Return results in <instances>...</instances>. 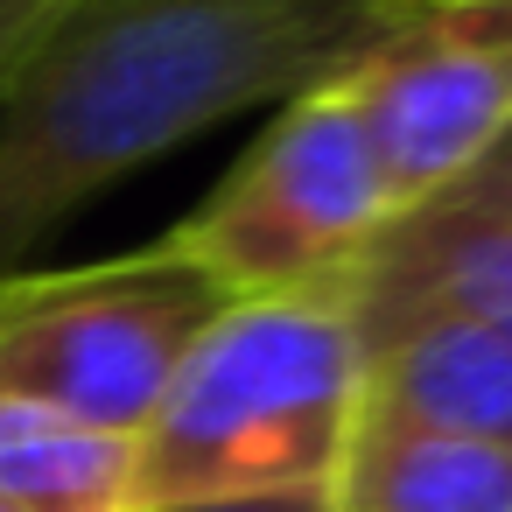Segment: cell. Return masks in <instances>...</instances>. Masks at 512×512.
<instances>
[{
  "label": "cell",
  "mask_w": 512,
  "mask_h": 512,
  "mask_svg": "<svg viewBox=\"0 0 512 512\" xmlns=\"http://www.w3.org/2000/svg\"><path fill=\"white\" fill-rule=\"evenodd\" d=\"M0 505L15 512H127L134 435L85 428L71 414L0 400Z\"/></svg>",
  "instance_id": "obj_9"
},
{
  "label": "cell",
  "mask_w": 512,
  "mask_h": 512,
  "mask_svg": "<svg viewBox=\"0 0 512 512\" xmlns=\"http://www.w3.org/2000/svg\"><path fill=\"white\" fill-rule=\"evenodd\" d=\"M379 225L386 197L365 127L344 78H330L288 99L281 120L253 141V155L183 225H169L162 246L190 260L225 302H246L337 288Z\"/></svg>",
  "instance_id": "obj_4"
},
{
  "label": "cell",
  "mask_w": 512,
  "mask_h": 512,
  "mask_svg": "<svg viewBox=\"0 0 512 512\" xmlns=\"http://www.w3.org/2000/svg\"><path fill=\"white\" fill-rule=\"evenodd\" d=\"M358 421V337L337 288L225 302L134 435V505L330 491Z\"/></svg>",
  "instance_id": "obj_2"
},
{
  "label": "cell",
  "mask_w": 512,
  "mask_h": 512,
  "mask_svg": "<svg viewBox=\"0 0 512 512\" xmlns=\"http://www.w3.org/2000/svg\"><path fill=\"white\" fill-rule=\"evenodd\" d=\"M225 295L162 239L92 267L0 274V400L141 435Z\"/></svg>",
  "instance_id": "obj_3"
},
{
  "label": "cell",
  "mask_w": 512,
  "mask_h": 512,
  "mask_svg": "<svg viewBox=\"0 0 512 512\" xmlns=\"http://www.w3.org/2000/svg\"><path fill=\"white\" fill-rule=\"evenodd\" d=\"M330 512H512V449L358 414Z\"/></svg>",
  "instance_id": "obj_8"
},
{
  "label": "cell",
  "mask_w": 512,
  "mask_h": 512,
  "mask_svg": "<svg viewBox=\"0 0 512 512\" xmlns=\"http://www.w3.org/2000/svg\"><path fill=\"white\" fill-rule=\"evenodd\" d=\"M0 512H15V505H0Z\"/></svg>",
  "instance_id": "obj_12"
},
{
  "label": "cell",
  "mask_w": 512,
  "mask_h": 512,
  "mask_svg": "<svg viewBox=\"0 0 512 512\" xmlns=\"http://www.w3.org/2000/svg\"><path fill=\"white\" fill-rule=\"evenodd\" d=\"M358 414L512 449V337L484 323H407L358 351Z\"/></svg>",
  "instance_id": "obj_7"
},
{
  "label": "cell",
  "mask_w": 512,
  "mask_h": 512,
  "mask_svg": "<svg viewBox=\"0 0 512 512\" xmlns=\"http://www.w3.org/2000/svg\"><path fill=\"white\" fill-rule=\"evenodd\" d=\"M71 8V0H0V92H8V78L29 64V50L50 36V22Z\"/></svg>",
  "instance_id": "obj_10"
},
{
  "label": "cell",
  "mask_w": 512,
  "mask_h": 512,
  "mask_svg": "<svg viewBox=\"0 0 512 512\" xmlns=\"http://www.w3.org/2000/svg\"><path fill=\"white\" fill-rule=\"evenodd\" d=\"M421 0H71L0 92V274L211 127L344 78Z\"/></svg>",
  "instance_id": "obj_1"
},
{
  "label": "cell",
  "mask_w": 512,
  "mask_h": 512,
  "mask_svg": "<svg viewBox=\"0 0 512 512\" xmlns=\"http://www.w3.org/2000/svg\"><path fill=\"white\" fill-rule=\"evenodd\" d=\"M344 92L386 211L428 197L512 127V0H421L344 71Z\"/></svg>",
  "instance_id": "obj_5"
},
{
  "label": "cell",
  "mask_w": 512,
  "mask_h": 512,
  "mask_svg": "<svg viewBox=\"0 0 512 512\" xmlns=\"http://www.w3.org/2000/svg\"><path fill=\"white\" fill-rule=\"evenodd\" d=\"M127 512H330V491H253V498H176V505H127Z\"/></svg>",
  "instance_id": "obj_11"
},
{
  "label": "cell",
  "mask_w": 512,
  "mask_h": 512,
  "mask_svg": "<svg viewBox=\"0 0 512 512\" xmlns=\"http://www.w3.org/2000/svg\"><path fill=\"white\" fill-rule=\"evenodd\" d=\"M337 302L358 351L435 316L512 337V127L449 183L386 211V225L344 267Z\"/></svg>",
  "instance_id": "obj_6"
}]
</instances>
